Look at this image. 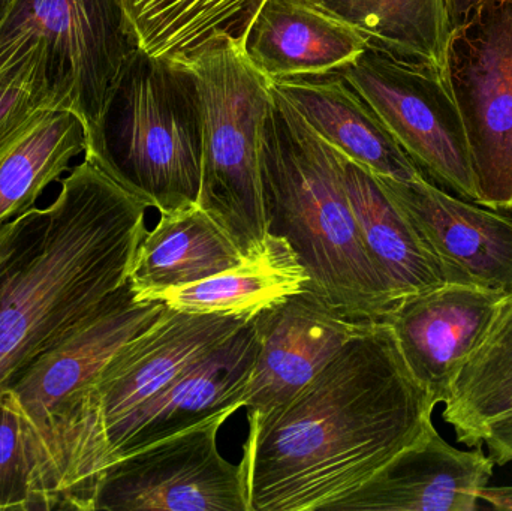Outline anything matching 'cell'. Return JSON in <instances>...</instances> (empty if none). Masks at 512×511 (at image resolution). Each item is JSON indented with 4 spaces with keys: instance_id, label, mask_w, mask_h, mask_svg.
Segmentation results:
<instances>
[{
    "instance_id": "obj_2",
    "label": "cell",
    "mask_w": 512,
    "mask_h": 511,
    "mask_svg": "<svg viewBox=\"0 0 512 511\" xmlns=\"http://www.w3.org/2000/svg\"><path fill=\"white\" fill-rule=\"evenodd\" d=\"M146 203L89 159L0 225V395L129 281Z\"/></svg>"
},
{
    "instance_id": "obj_13",
    "label": "cell",
    "mask_w": 512,
    "mask_h": 511,
    "mask_svg": "<svg viewBox=\"0 0 512 511\" xmlns=\"http://www.w3.org/2000/svg\"><path fill=\"white\" fill-rule=\"evenodd\" d=\"M373 321L348 317L312 290L255 315L259 353L243 395L249 417H264L291 401Z\"/></svg>"
},
{
    "instance_id": "obj_24",
    "label": "cell",
    "mask_w": 512,
    "mask_h": 511,
    "mask_svg": "<svg viewBox=\"0 0 512 511\" xmlns=\"http://www.w3.org/2000/svg\"><path fill=\"white\" fill-rule=\"evenodd\" d=\"M86 147V129L72 111H51L36 123L0 158V225L35 207Z\"/></svg>"
},
{
    "instance_id": "obj_3",
    "label": "cell",
    "mask_w": 512,
    "mask_h": 511,
    "mask_svg": "<svg viewBox=\"0 0 512 511\" xmlns=\"http://www.w3.org/2000/svg\"><path fill=\"white\" fill-rule=\"evenodd\" d=\"M259 162L268 236L289 243L309 275L307 290L348 317L384 320L397 302L364 248L342 153L273 86Z\"/></svg>"
},
{
    "instance_id": "obj_12",
    "label": "cell",
    "mask_w": 512,
    "mask_h": 511,
    "mask_svg": "<svg viewBox=\"0 0 512 511\" xmlns=\"http://www.w3.org/2000/svg\"><path fill=\"white\" fill-rule=\"evenodd\" d=\"M375 177L435 255L445 281L511 293V216L453 197L426 177Z\"/></svg>"
},
{
    "instance_id": "obj_14",
    "label": "cell",
    "mask_w": 512,
    "mask_h": 511,
    "mask_svg": "<svg viewBox=\"0 0 512 511\" xmlns=\"http://www.w3.org/2000/svg\"><path fill=\"white\" fill-rule=\"evenodd\" d=\"M507 294L447 284L402 300L387 317L403 359L436 405L450 398L454 381L495 320Z\"/></svg>"
},
{
    "instance_id": "obj_6",
    "label": "cell",
    "mask_w": 512,
    "mask_h": 511,
    "mask_svg": "<svg viewBox=\"0 0 512 511\" xmlns=\"http://www.w3.org/2000/svg\"><path fill=\"white\" fill-rule=\"evenodd\" d=\"M442 74L465 123L477 204L512 210V0H484L453 29Z\"/></svg>"
},
{
    "instance_id": "obj_29",
    "label": "cell",
    "mask_w": 512,
    "mask_h": 511,
    "mask_svg": "<svg viewBox=\"0 0 512 511\" xmlns=\"http://www.w3.org/2000/svg\"><path fill=\"white\" fill-rule=\"evenodd\" d=\"M481 501H486L493 509L512 510V486L507 488H490L481 492Z\"/></svg>"
},
{
    "instance_id": "obj_25",
    "label": "cell",
    "mask_w": 512,
    "mask_h": 511,
    "mask_svg": "<svg viewBox=\"0 0 512 511\" xmlns=\"http://www.w3.org/2000/svg\"><path fill=\"white\" fill-rule=\"evenodd\" d=\"M56 110H68V95L45 42H20L0 51V158Z\"/></svg>"
},
{
    "instance_id": "obj_17",
    "label": "cell",
    "mask_w": 512,
    "mask_h": 511,
    "mask_svg": "<svg viewBox=\"0 0 512 511\" xmlns=\"http://www.w3.org/2000/svg\"><path fill=\"white\" fill-rule=\"evenodd\" d=\"M271 86L346 158L378 176L405 182L424 177L372 105L339 71L283 78Z\"/></svg>"
},
{
    "instance_id": "obj_16",
    "label": "cell",
    "mask_w": 512,
    "mask_h": 511,
    "mask_svg": "<svg viewBox=\"0 0 512 511\" xmlns=\"http://www.w3.org/2000/svg\"><path fill=\"white\" fill-rule=\"evenodd\" d=\"M243 51L270 83L340 71L366 51L363 36L315 0H265Z\"/></svg>"
},
{
    "instance_id": "obj_22",
    "label": "cell",
    "mask_w": 512,
    "mask_h": 511,
    "mask_svg": "<svg viewBox=\"0 0 512 511\" xmlns=\"http://www.w3.org/2000/svg\"><path fill=\"white\" fill-rule=\"evenodd\" d=\"M512 416V294L457 375L444 419L465 446L483 447L490 425Z\"/></svg>"
},
{
    "instance_id": "obj_9",
    "label": "cell",
    "mask_w": 512,
    "mask_h": 511,
    "mask_svg": "<svg viewBox=\"0 0 512 511\" xmlns=\"http://www.w3.org/2000/svg\"><path fill=\"white\" fill-rule=\"evenodd\" d=\"M231 416L204 420L105 468L92 511H249L242 464L218 447Z\"/></svg>"
},
{
    "instance_id": "obj_30",
    "label": "cell",
    "mask_w": 512,
    "mask_h": 511,
    "mask_svg": "<svg viewBox=\"0 0 512 511\" xmlns=\"http://www.w3.org/2000/svg\"><path fill=\"white\" fill-rule=\"evenodd\" d=\"M17 0H0V23L5 20Z\"/></svg>"
},
{
    "instance_id": "obj_26",
    "label": "cell",
    "mask_w": 512,
    "mask_h": 511,
    "mask_svg": "<svg viewBox=\"0 0 512 511\" xmlns=\"http://www.w3.org/2000/svg\"><path fill=\"white\" fill-rule=\"evenodd\" d=\"M30 465L23 417L14 393L0 395V510L32 511Z\"/></svg>"
},
{
    "instance_id": "obj_19",
    "label": "cell",
    "mask_w": 512,
    "mask_h": 511,
    "mask_svg": "<svg viewBox=\"0 0 512 511\" xmlns=\"http://www.w3.org/2000/svg\"><path fill=\"white\" fill-rule=\"evenodd\" d=\"M245 260L227 231L198 204L161 213L135 252L129 284L138 300L225 272Z\"/></svg>"
},
{
    "instance_id": "obj_5",
    "label": "cell",
    "mask_w": 512,
    "mask_h": 511,
    "mask_svg": "<svg viewBox=\"0 0 512 511\" xmlns=\"http://www.w3.org/2000/svg\"><path fill=\"white\" fill-rule=\"evenodd\" d=\"M203 113L198 206L236 243L243 257L267 248L261 182V135L271 83L231 39H218L189 59Z\"/></svg>"
},
{
    "instance_id": "obj_28",
    "label": "cell",
    "mask_w": 512,
    "mask_h": 511,
    "mask_svg": "<svg viewBox=\"0 0 512 511\" xmlns=\"http://www.w3.org/2000/svg\"><path fill=\"white\" fill-rule=\"evenodd\" d=\"M484 0H447L448 12H450L453 29L462 26L471 17L472 12L483 3Z\"/></svg>"
},
{
    "instance_id": "obj_18",
    "label": "cell",
    "mask_w": 512,
    "mask_h": 511,
    "mask_svg": "<svg viewBox=\"0 0 512 511\" xmlns=\"http://www.w3.org/2000/svg\"><path fill=\"white\" fill-rule=\"evenodd\" d=\"M343 177L364 248L397 305L447 284L441 264L375 174L342 155Z\"/></svg>"
},
{
    "instance_id": "obj_1",
    "label": "cell",
    "mask_w": 512,
    "mask_h": 511,
    "mask_svg": "<svg viewBox=\"0 0 512 511\" xmlns=\"http://www.w3.org/2000/svg\"><path fill=\"white\" fill-rule=\"evenodd\" d=\"M435 408L391 327L373 321L291 401L249 417V511H327L417 440Z\"/></svg>"
},
{
    "instance_id": "obj_8",
    "label": "cell",
    "mask_w": 512,
    "mask_h": 511,
    "mask_svg": "<svg viewBox=\"0 0 512 511\" xmlns=\"http://www.w3.org/2000/svg\"><path fill=\"white\" fill-rule=\"evenodd\" d=\"M45 42L68 110L95 131L108 96L138 48L116 0H17L0 23V51Z\"/></svg>"
},
{
    "instance_id": "obj_15",
    "label": "cell",
    "mask_w": 512,
    "mask_h": 511,
    "mask_svg": "<svg viewBox=\"0 0 512 511\" xmlns=\"http://www.w3.org/2000/svg\"><path fill=\"white\" fill-rule=\"evenodd\" d=\"M496 462L448 444L433 422L357 491L327 511H475Z\"/></svg>"
},
{
    "instance_id": "obj_27",
    "label": "cell",
    "mask_w": 512,
    "mask_h": 511,
    "mask_svg": "<svg viewBox=\"0 0 512 511\" xmlns=\"http://www.w3.org/2000/svg\"><path fill=\"white\" fill-rule=\"evenodd\" d=\"M489 447L493 461L498 465L512 462V416L489 426L483 438V447Z\"/></svg>"
},
{
    "instance_id": "obj_10",
    "label": "cell",
    "mask_w": 512,
    "mask_h": 511,
    "mask_svg": "<svg viewBox=\"0 0 512 511\" xmlns=\"http://www.w3.org/2000/svg\"><path fill=\"white\" fill-rule=\"evenodd\" d=\"M164 300H138L129 281L83 324L35 360L8 387L23 417L32 483L51 435L69 405L101 374L111 357L167 312ZM32 498V495H30Z\"/></svg>"
},
{
    "instance_id": "obj_11",
    "label": "cell",
    "mask_w": 512,
    "mask_h": 511,
    "mask_svg": "<svg viewBox=\"0 0 512 511\" xmlns=\"http://www.w3.org/2000/svg\"><path fill=\"white\" fill-rule=\"evenodd\" d=\"M259 353L255 317L207 351L158 395L108 429L90 473V511L105 468L129 453L186 431L204 420L243 408Z\"/></svg>"
},
{
    "instance_id": "obj_20",
    "label": "cell",
    "mask_w": 512,
    "mask_h": 511,
    "mask_svg": "<svg viewBox=\"0 0 512 511\" xmlns=\"http://www.w3.org/2000/svg\"><path fill=\"white\" fill-rule=\"evenodd\" d=\"M138 48L183 60L218 39L243 47L265 0H116Z\"/></svg>"
},
{
    "instance_id": "obj_21",
    "label": "cell",
    "mask_w": 512,
    "mask_h": 511,
    "mask_svg": "<svg viewBox=\"0 0 512 511\" xmlns=\"http://www.w3.org/2000/svg\"><path fill=\"white\" fill-rule=\"evenodd\" d=\"M307 284L309 275L289 243L270 236L267 248L256 257L203 281L159 291L147 300H164L171 309L191 314L254 317L306 290Z\"/></svg>"
},
{
    "instance_id": "obj_7",
    "label": "cell",
    "mask_w": 512,
    "mask_h": 511,
    "mask_svg": "<svg viewBox=\"0 0 512 511\" xmlns=\"http://www.w3.org/2000/svg\"><path fill=\"white\" fill-rule=\"evenodd\" d=\"M339 72L372 105L424 177L477 203L465 123L439 69L367 47Z\"/></svg>"
},
{
    "instance_id": "obj_23",
    "label": "cell",
    "mask_w": 512,
    "mask_h": 511,
    "mask_svg": "<svg viewBox=\"0 0 512 511\" xmlns=\"http://www.w3.org/2000/svg\"><path fill=\"white\" fill-rule=\"evenodd\" d=\"M354 27L367 47L444 71L453 33L447 0H315Z\"/></svg>"
},
{
    "instance_id": "obj_31",
    "label": "cell",
    "mask_w": 512,
    "mask_h": 511,
    "mask_svg": "<svg viewBox=\"0 0 512 511\" xmlns=\"http://www.w3.org/2000/svg\"><path fill=\"white\" fill-rule=\"evenodd\" d=\"M512 294V293H511Z\"/></svg>"
},
{
    "instance_id": "obj_4",
    "label": "cell",
    "mask_w": 512,
    "mask_h": 511,
    "mask_svg": "<svg viewBox=\"0 0 512 511\" xmlns=\"http://www.w3.org/2000/svg\"><path fill=\"white\" fill-rule=\"evenodd\" d=\"M84 158L161 213L198 204L203 113L192 69L138 50L87 137Z\"/></svg>"
}]
</instances>
